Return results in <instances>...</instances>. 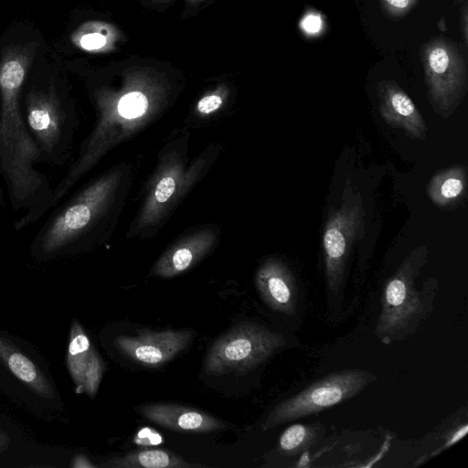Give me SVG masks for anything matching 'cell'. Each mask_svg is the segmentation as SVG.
<instances>
[{
  "instance_id": "5bb4252c",
  "label": "cell",
  "mask_w": 468,
  "mask_h": 468,
  "mask_svg": "<svg viewBox=\"0 0 468 468\" xmlns=\"http://www.w3.org/2000/svg\"><path fill=\"white\" fill-rule=\"evenodd\" d=\"M322 435V427L292 424L281 435L279 450L284 455H297L313 446Z\"/></svg>"
},
{
  "instance_id": "603a6c76",
  "label": "cell",
  "mask_w": 468,
  "mask_h": 468,
  "mask_svg": "<svg viewBox=\"0 0 468 468\" xmlns=\"http://www.w3.org/2000/svg\"><path fill=\"white\" fill-rule=\"evenodd\" d=\"M468 426L467 424H464L463 427L459 428L447 441V442L443 445V447L439 451H442L445 448L450 447L451 445L454 444L456 441L461 440L467 432Z\"/></svg>"
},
{
  "instance_id": "8fae6325",
  "label": "cell",
  "mask_w": 468,
  "mask_h": 468,
  "mask_svg": "<svg viewBox=\"0 0 468 468\" xmlns=\"http://www.w3.org/2000/svg\"><path fill=\"white\" fill-rule=\"evenodd\" d=\"M257 288L272 310L292 315L297 307V287L291 271L282 263L271 262L258 272Z\"/></svg>"
},
{
  "instance_id": "9a60e30c",
  "label": "cell",
  "mask_w": 468,
  "mask_h": 468,
  "mask_svg": "<svg viewBox=\"0 0 468 468\" xmlns=\"http://www.w3.org/2000/svg\"><path fill=\"white\" fill-rule=\"evenodd\" d=\"M5 360L9 369L20 380L30 385L37 392L42 396L50 394L49 388L42 377L38 374L35 365L27 356L20 353H12L6 356H2Z\"/></svg>"
},
{
  "instance_id": "e0dca14e",
  "label": "cell",
  "mask_w": 468,
  "mask_h": 468,
  "mask_svg": "<svg viewBox=\"0 0 468 468\" xmlns=\"http://www.w3.org/2000/svg\"><path fill=\"white\" fill-rule=\"evenodd\" d=\"M419 0H379L382 9L392 17H402L407 15Z\"/></svg>"
},
{
  "instance_id": "ba28073f",
  "label": "cell",
  "mask_w": 468,
  "mask_h": 468,
  "mask_svg": "<svg viewBox=\"0 0 468 468\" xmlns=\"http://www.w3.org/2000/svg\"><path fill=\"white\" fill-rule=\"evenodd\" d=\"M192 338L193 332L188 329H141L136 335L117 336L114 345L120 352L141 365L160 367L185 350Z\"/></svg>"
},
{
  "instance_id": "3957f363",
  "label": "cell",
  "mask_w": 468,
  "mask_h": 468,
  "mask_svg": "<svg viewBox=\"0 0 468 468\" xmlns=\"http://www.w3.org/2000/svg\"><path fill=\"white\" fill-rule=\"evenodd\" d=\"M20 100L23 116L38 149L41 164L62 166L70 154L75 117L55 81L31 85Z\"/></svg>"
},
{
  "instance_id": "30bf717a",
  "label": "cell",
  "mask_w": 468,
  "mask_h": 468,
  "mask_svg": "<svg viewBox=\"0 0 468 468\" xmlns=\"http://www.w3.org/2000/svg\"><path fill=\"white\" fill-rule=\"evenodd\" d=\"M378 95L380 115L387 123L401 129L412 139L426 138L425 121L409 95L396 82H378Z\"/></svg>"
},
{
  "instance_id": "cb8c5ba5",
  "label": "cell",
  "mask_w": 468,
  "mask_h": 468,
  "mask_svg": "<svg viewBox=\"0 0 468 468\" xmlns=\"http://www.w3.org/2000/svg\"><path fill=\"white\" fill-rule=\"evenodd\" d=\"M462 22V29H463V35L464 38V42H467V8L466 5H464L463 12V20Z\"/></svg>"
},
{
  "instance_id": "d6986e66",
  "label": "cell",
  "mask_w": 468,
  "mask_h": 468,
  "mask_svg": "<svg viewBox=\"0 0 468 468\" xmlns=\"http://www.w3.org/2000/svg\"><path fill=\"white\" fill-rule=\"evenodd\" d=\"M300 27L308 35H315L323 28L322 16L319 14L305 15L300 22Z\"/></svg>"
},
{
  "instance_id": "d4e9b609",
  "label": "cell",
  "mask_w": 468,
  "mask_h": 468,
  "mask_svg": "<svg viewBox=\"0 0 468 468\" xmlns=\"http://www.w3.org/2000/svg\"><path fill=\"white\" fill-rule=\"evenodd\" d=\"M0 207H5V200L3 197V192L0 187ZM0 236H1V228H0Z\"/></svg>"
},
{
  "instance_id": "4fadbf2b",
  "label": "cell",
  "mask_w": 468,
  "mask_h": 468,
  "mask_svg": "<svg viewBox=\"0 0 468 468\" xmlns=\"http://www.w3.org/2000/svg\"><path fill=\"white\" fill-rule=\"evenodd\" d=\"M466 185L465 167L455 165L438 172L431 179L427 192L434 204L445 207L462 199L465 194Z\"/></svg>"
},
{
  "instance_id": "2e32d148",
  "label": "cell",
  "mask_w": 468,
  "mask_h": 468,
  "mask_svg": "<svg viewBox=\"0 0 468 468\" xmlns=\"http://www.w3.org/2000/svg\"><path fill=\"white\" fill-rule=\"evenodd\" d=\"M147 106L146 97L141 92L134 91L125 94L120 100L118 111L122 117L132 119L143 115Z\"/></svg>"
},
{
  "instance_id": "8992f818",
  "label": "cell",
  "mask_w": 468,
  "mask_h": 468,
  "mask_svg": "<svg viewBox=\"0 0 468 468\" xmlns=\"http://www.w3.org/2000/svg\"><path fill=\"white\" fill-rule=\"evenodd\" d=\"M362 369L333 372L278 403L262 423L263 430L325 410L360 393L376 379Z\"/></svg>"
},
{
  "instance_id": "52a82bcc",
  "label": "cell",
  "mask_w": 468,
  "mask_h": 468,
  "mask_svg": "<svg viewBox=\"0 0 468 468\" xmlns=\"http://www.w3.org/2000/svg\"><path fill=\"white\" fill-rule=\"evenodd\" d=\"M420 57L433 109L448 118L463 101L467 90V70L456 46L444 37L425 43Z\"/></svg>"
},
{
  "instance_id": "7c38bea8",
  "label": "cell",
  "mask_w": 468,
  "mask_h": 468,
  "mask_svg": "<svg viewBox=\"0 0 468 468\" xmlns=\"http://www.w3.org/2000/svg\"><path fill=\"white\" fill-rule=\"evenodd\" d=\"M109 468H190L204 467L190 463L176 453L164 449H147L131 452L103 463Z\"/></svg>"
},
{
  "instance_id": "7402d4cb",
  "label": "cell",
  "mask_w": 468,
  "mask_h": 468,
  "mask_svg": "<svg viewBox=\"0 0 468 468\" xmlns=\"http://www.w3.org/2000/svg\"><path fill=\"white\" fill-rule=\"evenodd\" d=\"M221 103L222 100L219 96L209 95L199 101L197 109L201 113H210L218 109Z\"/></svg>"
},
{
  "instance_id": "9c48e42d",
  "label": "cell",
  "mask_w": 468,
  "mask_h": 468,
  "mask_svg": "<svg viewBox=\"0 0 468 468\" xmlns=\"http://www.w3.org/2000/svg\"><path fill=\"white\" fill-rule=\"evenodd\" d=\"M135 410L153 423L176 432L208 433L226 427L218 418L201 410L180 404L147 403Z\"/></svg>"
},
{
  "instance_id": "7a4b0ae2",
  "label": "cell",
  "mask_w": 468,
  "mask_h": 468,
  "mask_svg": "<svg viewBox=\"0 0 468 468\" xmlns=\"http://www.w3.org/2000/svg\"><path fill=\"white\" fill-rule=\"evenodd\" d=\"M427 260V250H414L386 282L381 297V311L375 335L384 344L412 335L432 312L438 291L435 280L429 279L421 289L415 281Z\"/></svg>"
},
{
  "instance_id": "5b68a950",
  "label": "cell",
  "mask_w": 468,
  "mask_h": 468,
  "mask_svg": "<svg viewBox=\"0 0 468 468\" xmlns=\"http://www.w3.org/2000/svg\"><path fill=\"white\" fill-rule=\"evenodd\" d=\"M285 345L282 335L255 323H241L218 337L205 359V372L223 376L250 370Z\"/></svg>"
},
{
  "instance_id": "ffe728a7",
  "label": "cell",
  "mask_w": 468,
  "mask_h": 468,
  "mask_svg": "<svg viewBox=\"0 0 468 468\" xmlns=\"http://www.w3.org/2000/svg\"><path fill=\"white\" fill-rule=\"evenodd\" d=\"M175 180L172 177H164L158 183L155 190V198L158 202H165L174 193Z\"/></svg>"
},
{
  "instance_id": "277c9868",
  "label": "cell",
  "mask_w": 468,
  "mask_h": 468,
  "mask_svg": "<svg viewBox=\"0 0 468 468\" xmlns=\"http://www.w3.org/2000/svg\"><path fill=\"white\" fill-rule=\"evenodd\" d=\"M365 210L359 193L328 213L323 236L324 272L331 314L340 309V293L344 288L346 263L355 240L363 237Z\"/></svg>"
},
{
  "instance_id": "ac0fdd59",
  "label": "cell",
  "mask_w": 468,
  "mask_h": 468,
  "mask_svg": "<svg viewBox=\"0 0 468 468\" xmlns=\"http://www.w3.org/2000/svg\"><path fill=\"white\" fill-rule=\"evenodd\" d=\"M75 43L86 50H98L105 46L106 37L100 32H83L74 35Z\"/></svg>"
},
{
  "instance_id": "44dd1931",
  "label": "cell",
  "mask_w": 468,
  "mask_h": 468,
  "mask_svg": "<svg viewBox=\"0 0 468 468\" xmlns=\"http://www.w3.org/2000/svg\"><path fill=\"white\" fill-rule=\"evenodd\" d=\"M90 347V343L87 335L79 328L75 336L71 339L69 346L70 356L81 353Z\"/></svg>"
},
{
  "instance_id": "6da1fadb",
  "label": "cell",
  "mask_w": 468,
  "mask_h": 468,
  "mask_svg": "<svg viewBox=\"0 0 468 468\" xmlns=\"http://www.w3.org/2000/svg\"><path fill=\"white\" fill-rule=\"evenodd\" d=\"M36 44L7 48L0 60V175L14 211L32 214L49 197L48 178L36 168L38 149L21 109L23 83L35 56Z\"/></svg>"
}]
</instances>
